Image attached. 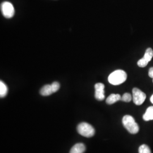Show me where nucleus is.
<instances>
[{"label": "nucleus", "instance_id": "nucleus-1", "mask_svg": "<svg viewBox=\"0 0 153 153\" xmlns=\"http://www.w3.org/2000/svg\"><path fill=\"white\" fill-rule=\"evenodd\" d=\"M122 123L126 129L132 134H137L139 131V126L131 116H124L123 118Z\"/></svg>", "mask_w": 153, "mask_h": 153}, {"label": "nucleus", "instance_id": "nucleus-2", "mask_svg": "<svg viewBox=\"0 0 153 153\" xmlns=\"http://www.w3.org/2000/svg\"><path fill=\"white\" fill-rule=\"evenodd\" d=\"M127 74L123 70H116L109 74L108 78V82L113 85H119L126 81Z\"/></svg>", "mask_w": 153, "mask_h": 153}, {"label": "nucleus", "instance_id": "nucleus-3", "mask_svg": "<svg viewBox=\"0 0 153 153\" xmlns=\"http://www.w3.org/2000/svg\"><path fill=\"white\" fill-rule=\"evenodd\" d=\"M76 130L80 135L88 138L93 137L95 134V129L93 126L85 122L78 124Z\"/></svg>", "mask_w": 153, "mask_h": 153}, {"label": "nucleus", "instance_id": "nucleus-4", "mask_svg": "<svg viewBox=\"0 0 153 153\" xmlns=\"http://www.w3.org/2000/svg\"><path fill=\"white\" fill-rule=\"evenodd\" d=\"M2 14L6 18H11L15 14V10L13 4L10 2L5 1L1 5Z\"/></svg>", "mask_w": 153, "mask_h": 153}, {"label": "nucleus", "instance_id": "nucleus-5", "mask_svg": "<svg viewBox=\"0 0 153 153\" xmlns=\"http://www.w3.org/2000/svg\"><path fill=\"white\" fill-rule=\"evenodd\" d=\"M132 98L133 102L137 105L143 103L146 98V95L145 93L138 88H133L132 90Z\"/></svg>", "mask_w": 153, "mask_h": 153}, {"label": "nucleus", "instance_id": "nucleus-6", "mask_svg": "<svg viewBox=\"0 0 153 153\" xmlns=\"http://www.w3.org/2000/svg\"><path fill=\"white\" fill-rule=\"evenodd\" d=\"M95 98L97 100L102 101L105 98L104 85L102 83H97L95 85Z\"/></svg>", "mask_w": 153, "mask_h": 153}, {"label": "nucleus", "instance_id": "nucleus-7", "mask_svg": "<svg viewBox=\"0 0 153 153\" xmlns=\"http://www.w3.org/2000/svg\"><path fill=\"white\" fill-rule=\"evenodd\" d=\"M85 150V145L82 143H78L71 148L70 153H84Z\"/></svg>", "mask_w": 153, "mask_h": 153}, {"label": "nucleus", "instance_id": "nucleus-8", "mask_svg": "<svg viewBox=\"0 0 153 153\" xmlns=\"http://www.w3.org/2000/svg\"><path fill=\"white\" fill-rule=\"evenodd\" d=\"M121 97L120 94H112L106 99V103L108 104H114L119 100H121Z\"/></svg>", "mask_w": 153, "mask_h": 153}, {"label": "nucleus", "instance_id": "nucleus-9", "mask_svg": "<svg viewBox=\"0 0 153 153\" xmlns=\"http://www.w3.org/2000/svg\"><path fill=\"white\" fill-rule=\"evenodd\" d=\"M40 93L43 96H49L53 94V90L52 88L51 85H45L41 88Z\"/></svg>", "mask_w": 153, "mask_h": 153}, {"label": "nucleus", "instance_id": "nucleus-10", "mask_svg": "<svg viewBox=\"0 0 153 153\" xmlns=\"http://www.w3.org/2000/svg\"><path fill=\"white\" fill-rule=\"evenodd\" d=\"M143 119L146 121L153 120V106L147 108L145 114L143 115Z\"/></svg>", "mask_w": 153, "mask_h": 153}, {"label": "nucleus", "instance_id": "nucleus-11", "mask_svg": "<svg viewBox=\"0 0 153 153\" xmlns=\"http://www.w3.org/2000/svg\"><path fill=\"white\" fill-rule=\"evenodd\" d=\"M8 91V88L5 83L3 81H0V97L4 98L6 96Z\"/></svg>", "mask_w": 153, "mask_h": 153}, {"label": "nucleus", "instance_id": "nucleus-12", "mask_svg": "<svg viewBox=\"0 0 153 153\" xmlns=\"http://www.w3.org/2000/svg\"><path fill=\"white\" fill-rule=\"evenodd\" d=\"M153 50L151 48H148V49H146L145 55L143 58H144L146 60L148 61H150L153 58Z\"/></svg>", "mask_w": 153, "mask_h": 153}, {"label": "nucleus", "instance_id": "nucleus-13", "mask_svg": "<svg viewBox=\"0 0 153 153\" xmlns=\"http://www.w3.org/2000/svg\"><path fill=\"white\" fill-rule=\"evenodd\" d=\"M139 153H152L150 149L146 145H142L138 149Z\"/></svg>", "mask_w": 153, "mask_h": 153}, {"label": "nucleus", "instance_id": "nucleus-14", "mask_svg": "<svg viewBox=\"0 0 153 153\" xmlns=\"http://www.w3.org/2000/svg\"><path fill=\"white\" fill-rule=\"evenodd\" d=\"M131 99H133L132 96L131 94H130L129 93H125L123 94V95L121 97V100L123 102H130L131 100Z\"/></svg>", "mask_w": 153, "mask_h": 153}, {"label": "nucleus", "instance_id": "nucleus-15", "mask_svg": "<svg viewBox=\"0 0 153 153\" xmlns=\"http://www.w3.org/2000/svg\"><path fill=\"white\" fill-rule=\"evenodd\" d=\"M149 62L147 60H146L144 58H142L140 60L138 61L137 65L140 68H145L147 66Z\"/></svg>", "mask_w": 153, "mask_h": 153}, {"label": "nucleus", "instance_id": "nucleus-16", "mask_svg": "<svg viewBox=\"0 0 153 153\" xmlns=\"http://www.w3.org/2000/svg\"><path fill=\"white\" fill-rule=\"evenodd\" d=\"M51 86H52L53 92L55 93L59 90V88H60V85L59 82H54L51 84Z\"/></svg>", "mask_w": 153, "mask_h": 153}, {"label": "nucleus", "instance_id": "nucleus-17", "mask_svg": "<svg viewBox=\"0 0 153 153\" xmlns=\"http://www.w3.org/2000/svg\"><path fill=\"white\" fill-rule=\"evenodd\" d=\"M149 76L153 78V67L150 68L149 71Z\"/></svg>", "mask_w": 153, "mask_h": 153}, {"label": "nucleus", "instance_id": "nucleus-18", "mask_svg": "<svg viewBox=\"0 0 153 153\" xmlns=\"http://www.w3.org/2000/svg\"><path fill=\"white\" fill-rule=\"evenodd\" d=\"M150 101L153 104V94L152 95V96L151 97V98H150Z\"/></svg>", "mask_w": 153, "mask_h": 153}, {"label": "nucleus", "instance_id": "nucleus-19", "mask_svg": "<svg viewBox=\"0 0 153 153\" xmlns=\"http://www.w3.org/2000/svg\"></svg>", "mask_w": 153, "mask_h": 153}]
</instances>
